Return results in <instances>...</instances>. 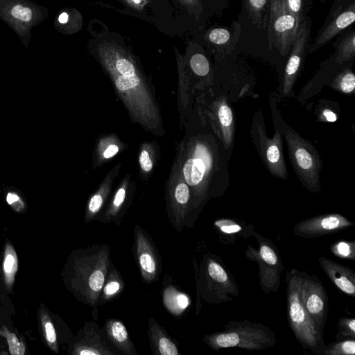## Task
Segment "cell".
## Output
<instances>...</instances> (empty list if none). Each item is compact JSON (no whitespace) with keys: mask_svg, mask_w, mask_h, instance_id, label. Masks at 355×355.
<instances>
[{"mask_svg":"<svg viewBox=\"0 0 355 355\" xmlns=\"http://www.w3.org/2000/svg\"><path fill=\"white\" fill-rule=\"evenodd\" d=\"M322 119L325 121L335 122L337 120V116L336 113L328 108L322 110Z\"/></svg>","mask_w":355,"mask_h":355,"instance_id":"42","label":"cell"},{"mask_svg":"<svg viewBox=\"0 0 355 355\" xmlns=\"http://www.w3.org/2000/svg\"><path fill=\"white\" fill-rule=\"evenodd\" d=\"M302 303L322 335L327 313V297L320 282L303 273H299Z\"/></svg>","mask_w":355,"mask_h":355,"instance_id":"9","label":"cell"},{"mask_svg":"<svg viewBox=\"0 0 355 355\" xmlns=\"http://www.w3.org/2000/svg\"><path fill=\"white\" fill-rule=\"evenodd\" d=\"M139 164L141 168L146 172L151 171L153 162L150 158L148 152L142 150L139 155Z\"/></svg>","mask_w":355,"mask_h":355,"instance_id":"37","label":"cell"},{"mask_svg":"<svg viewBox=\"0 0 355 355\" xmlns=\"http://www.w3.org/2000/svg\"><path fill=\"white\" fill-rule=\"evenodd\" d=\"M271 0H241L236 52L269 55L268 18Z\"/></svg>","mask_w":355,"mask_h":355,"instance_id":"2","label":"cell"},{"mask_svg":"<svg viewBox=\"0 0 355 355\" xmlns=\"http://www.w3.org/2000/svg\"><path fill=\"white\" fill-rule=\"evenodd\" d=\"M355 353V342L353 340L339 343L327 350L325 354H347L354 355Z\"/></svg>","mask_w":355,"mask_h":355,"instance_id":"31","label":"cell"},{"mask_svg":"<svg viewBox=\"0 0 355 355\" xmlns=\"http://www.w3.org/2000/svg\"><path fill=\"white\" fill-rule=\"evenodd\" d=\"M17 270V258L16 253L12 246L8 244L5 251L3 271L8 284L11 285L12 284Z\"/></svg>","mask_w":355,"mask_h":355,"instance_id":"26","label":"cell"},{"mask_svg":"<svg viewBox=\"0 0 355 355\" xmlns=\"http://www.w3.org/2000/svg\"><path fill=\"white\" fill-rule=\"evenodd\" d=\"M220 228L222 232L226 234L235 233L240 231L241 229L239 225L235 223H231V222H229L228 224H224L223 225L220 226Z\"/></svg>","mask_w":355,"mask_h":355,"instance_id":"41","label":"cell"},{"mask_svg":"<svg viewBox=\"0 0 355 355\" xmlns=\"http://www.w3.org/2000/svg\"><path fill=\"white\" fill-rule=\"evenodd\" d=\"M240 28L236 21L230 26H218L209 29L206 35V40L215 47L220 55H229L236 52V46L239 37Z\"/></svg>","mask_w":355,"mask_h":355,"instance_id":"15","label":"cell"},{"mask_svg":"<svg viewBox=\"0 0 355 355\" xmlns=\"http://www.w3.org/2000/svg\"><path fill=\"white\" fill-rule=\"evenodd\" d=\"M208 1L209 7L213 12H221L225 10L230 1V0H207Z\"/></svg>","mask_w":355,"mask_h":355,"instance_id":"36","label":"cell"},{"mask_svg":"<svg viewBox=\"0 0 355 355\" xmlns=\"http://www.w3.org/2000/svg\"><path fill=\"white\" fill-rule=\"evenodd\" d=\"M355 20V0H335L307 52L313 53L349 27Z\"/></svg>","mask_w":355,"mask_h":355,"instance_id":"7","label":"cell"},{"mask_svg":"<svg viewBox=\"0 0 355 355\" xmlns=\"http://www.w3.org/2000/svg\"><path fill=\"white\" fill-rule=\"evenodd\" d=\"M312 20L307 15L302 21L286 62L283 75L282 94L288 96L300 71L308 50L310 41Z\"/></svg>","mask_w":355,"mask_h":355,"instance_id":"10","label":"cell"},{"mask_svg":"<svg viewBox=\"0 0 355 355\" xmlns=\"http://www.w3.org/2000/svg\"><path fill=\"white\" fill-rule=\"evenodd\" d=\"M48 15L47 8L33 0H0V19L14 31L26 49L29 46L33 28Z\"/></svg>","mask_w":355,"mask_h":355,"instance_id":"5","label":"cell"},{"mask_svg":"<svg viewBox=\"0 0 355 355\" xmlns=\"http://www.w3.org/2000/svg\"><path fill=\"white\" fill-rule=\"evenodd\" d=\"M45 331L46 340L49 343H55L56 341V334L53 324L47 322L45 324Z\"/></svg>","mask_w":355,"mask_h":355,"instance_id":"40","label":"cell"},{"mask_svg":"<svg viewBox=\"0 0 355 355\" xmlns=\"http://www.w3.org/2000/svg\"><path fill=\"white\" fill-rule=\"evenodd\" d=\"M351 223L340 214L315 216L299 223L295 232L304 237H314L335 233L349 227Z\"/></svg>","mask_w":355,"mask_h":355,"instance_id":"14","label":"cell"},{"mask_svg":"<svg viewBox=\"0 0 355 355\" xmlns=\"http://www.w3.org/2000/svg\"><path fill=\"white\" fill-rule=\"evenodd\" d=\"M309 1L312 3H313V0H309Z\"/></svg>","mask_w":355,"mask_h":355,"instance_id":"44","label":"cell"},{"mask_svg":"<svg viewBox=\"0 0 355 355\" xmlns=\"http://www.w3.org/2000/svg\"><path fill=\"white\" fill-rule=\"evenodd\" d=\"M148 334L153 354H180L176 344L171 340L166 331L152 317L148 319Z\"/></svg>","mask_w":355,"mask_h":355,"instance_id":"18","label":"cell"},{"mask_svg":"<svg viewBox=\"0 0 355 355\" xmlns=\"http://www.w3.org/2000/svg\"><path fill=\"white\" fill-rule=\"evenodd\" d=\"M320 1H322V2H324V1H325V0H320Z\"/></svg>","mask_w":355,"mask_h":355,"instance_id":"45","label":"cell"},{"mask_svg":"<svg viewBox=\"0 0 355 355\" xmlns=\"http://www.w3.org/2000/svg\"><path fill=\"white\" fill-rule=\"evenodd\" d=\"M189 63L192 71L199 76H205L209 73L210 64L204 53H194L191 57Z\"/></svg>","mask_w":355,"mask_h":355,"instance_id":"28","label":"cell"},{"mask_svg":"<svg viewBox=\"0 0 355 355\" xmlns=\"http://www.w3.org/2000/svg\"><path fill=\"white\" fill-rule=\"evenodd\" d=\"M107 244H93L80 250L74 263V289L80 300L92 307L99 306V299L111 264Z\"/></svg>","mask_w":355,"mask_h":355,"instance_id":"1","label":"cell"},{"mask_svg":"<svg viewBox=\"0 0 355 355\" xmlns=\"http://www.w3.org/2000/svg\"><path fill=\"white\" fill-rule=\"evenodd\" d=\"M300 25L295 16L287 8L285 0H271L268 18L270 53L275 49L281 56L287 55Z\"/></svg>","mask_w":355,"mask_h":355,"instance_id":"6","label":"cell"},{"mask_svg":"<svg viewBox=\"0 0 355 355\" xmlns=\"http://www.w3.org/2000/svg\"><path fill=\"white\" fill-rule=\"evenodd\" d=\"M196 156L189 158L184 164L182 172L185 181L195 187L203 180L206 172L210 167L211 157L205 147L198 146Z\"/></svg>","mask_w":355,"mask_h":355,"instance_id":"19","label":"cell"},{"mask_svg":"<svg viewBox=\"0 0 355 355\" xmlns=\"http://www.w3.org/2000/svg\"><path fill=\"white\" fill-rule=\"evenodd\" d=\"M260 256L268 265L275 266L278 261L277 256L274 250L267 245H263L260 248Z\"/></svg>","mask_w":355,"mask_h":355,"instance_id":"34","label":"cell"},{"mask_svg":"<svg viewBox=\"0 0 355 355\" xmlns=\"http://www.w3.org/2000/svg\"><path fill=\"white\" fill-rule=\"evenodd\" d=\"M287 300L289 324L296 338L305 348L318 352L324 348L322 336L307 313L302 303L300 277L296 272L287 275Z\"/></svg>","mask_w":355,"mask_h":355,"instance_id":"3","label":"cell"},{"mask_svg":"<svg viewBox=\"0 0 355 355\" xmlns=\"http://www.w3.org/2000/svg\"><path fill=\"white\" fill-rule=\"evenodd\" d=\"M284 136L292 166L300 180L309 191H319L322 162L316 148L309 141L292 130H286Z\"/></svg>","mask_w":355,"mask_h":355,"instance_id":"4","label":"cell"},{"mask_svg":"<svg viewBox=\"0 0 355 355\" xmlns=\"http://www.w3.org/2000/svg\"><path fill=\"white\" fill-rule=\"evenodd\" d=\"M350 26L341 32L333 44L334 60L338 65L349 62L355 57V30Z\"/></svg>","mask_w":355,"mask_h":355,"instance_id":"20","label":"cell"},{"mask_svg":"<svg viewBox=\"0 0 355 355\" xmlns=\"http://www.w3.org/2000/svg\"><path fill=\"white\" fill-rule=\"evenodd\" d=\"M242 330L232 331L205 336L204 340L214 349L232 347H241L248 349L260 348V344H266L264 338H261L262 332L254 329L245 330L241 335Z\"/></svg>","mask_w":355,"mask_h":355,"instance_id":"13","label":"cell"},{"mask_svg":"<svg viewBox=\"0 0 355 355\" xmlns=\"http://www.w3.org/2000/svg\"><path fill=\"white\" fill-rule=\"evenodd\" d=\"M135 254L141 277L146 284L155 282L162 272V259L153 239L139 225H135Z\"/></svg>","mask_w":355,"mask_h":355,"instance_id":"8","label":"cell"},{"mask_svg":"<svg viewBox=\"0 0 355 355\" xmlns=\"http://www.w3.org/2000/svg\"><path fill=\"white\" fill-rule=\"evenodd\" d=\"M257 132L259 144L260 155L267 169L274 176L286 180L288 173L282 148V137L275 131L272 138H269L265 129L257 125Z\"/></svg>","mask_w":355,"mask_h":355,"instance_id":"11","label":"cell"},{"mask_svg":"<svg viewBox=\"0 0 355 355\" xmlns=\"http://www.w3.org/2000/svg\"><path fill=\"white\" fill-rule=\"evenodd\" d=\"M104 329L107 339L119 352L126 355L137 354L127 329L121 320L115 318L107 319Z\"/></svg>","mask_w":355,"mask_h":355,"instance_id":"17","label":"cell"},{"mask_svg":"<svg viewBox=\"0 0 355 355\" xmlns=\"http://www.w3.org/2000/svg\"><path fill=\"white\" fill-rule=\"evenodd\" d=\"M332 87L337 90L349 94L355 89V75L349 68L342 70L334 78Z\"/></svg>","mask_w":355,"mask_h":355,"instance_id":"24","label":"cell"},{"mask_svg":"<svg viewBox=\"0 0 355 355\" xmlns=\"http://www.w3.org/2000/svg\"><path fill=\"white\" fill-rule=\"evenodd\" d=\"M6 202L12 206L16 211H21L24 208V203L19 195L14 191H8L6 197Z\"/></svg>","mask_w":355,"mask_h":355,"instance_id":"35","label":"cell"},{"mask_svg":"<svg viewBox=\"0 0 355 355\" xmlns=\"http://www.w3.org/2000/svg\"><path fill=\"white\" fill-rule=\"evenodd\" d=\"M285 2L287 8L300 24L308 15L312 6L309 0H285Z\"/></svg>","mask_w":355,"mask_h":355,"instance_id":"27","label":"cell"},{"mask_svg":"<svg viewBox=\"0 0 355 355\" xmlns=\"http://www.w3.org/2000/svg\"><path fill=\"white\" fill-rule=\"evenodd\" d=\"M125 287L124 281L119 271L111 263L102 288L99 305H103L117 297Z\"/></svg>","mask_w":355,"mask_h":355,"instance_id":"21","label":"cell"},{"mask_svg":"<svg viewBox=\"0 0 355 355\" xmlns=\"http://www.w3.org/2000/svg\"><path fill=\"white\" fill-rule=\"evenodd\" d=\"M77 13L76 10L69 9L62 11L58 16L55 20V28L64 34H69L78 29L73 26V19L76 17L75 15Z\"/></svg>","mask_w":355,"mask_h":355,"instance_id":"25","label":"cell"},{"mask_svg":"<svg viewBox=\"0 0 355 355\" xmlns=\"http://www.w3.org/2000/svg\"><path fill=\"white\" fill-rule=\"evenodd\" d=\"M10 353L12 355H23L25 352L24 344L19 341L16 335L10 333L7 336Z\"/></svg>","mask_w":355,"mask_h":355,"instance_id":"33","label":"cell"},{"mask_svg":"<svg viewBox=\"0 0 355 355\" xmlns=\"http://www.w3.org/2000/svg\"><path fill=\"white\" fill-rule=\"evenodd\" d=\"M337 253L343 257H350L354 250L350 244L345 242H340L336 246Z\"/></svg>","mask_w":355,"mask_h":355,"instance_id":"39","label":"cell"},{"mask_svg":"<svg viewBox=\"0 0 355 355\" xmlns=\"http://www.w3.org/2000/svg\"><path fill=\"white\" fill-rule=\"evenodd\" d=\"M163 302L168 310L174 315H180L189 305L188 297L173 288H167L163 295Z\"/></svg>","mask_w":355,"mask_h":355,"instance_id":"23","label":"cell"},{"mask_svg":"<svg viewBox=\"0 0 355 355\" xmlns=\"http://www.w3.org/2000/svg\"><path fill=\"white\" fill-rule=\"evenodd\" d=\"M119 151V147L116 145H110L103 153V157L106 159H109L115 155Z\"/></svg>","mask_w":355,"mask_h":355,"instance_id":"43","label":"cell"},{"mask_svg":"<svg viewBox=\"0 0 355 355\" xmlns=\"http://www.w3.org/2000/svg\"><path fill=\"white\" fill-rule=\"evenodd\" d=\"M319 262L333 283L343 293L354 296L355 279L354 272L346 266L329 259L319 258Z\"/></svg>","mask_w":355,"mask_h":355,"instance_id":"16","label":"cell"},{"mask_svg":"<svg viewBox=\"0 0 355 355\" xmlns=\"http://www.w3.org/2000/svg\"><path fill=\"white\" fill-rule=\"evenodd\" d=\"M217 116L225 143L229 146L233 137L234 119L232 109L225 101H222L218 107Z\"/></svg>","mask_w":355,"mask_h":355,"instance_id":"22","label":"cell"},{"mask_svg":"<svg viewBox=\"0 0 355 355\" xmlns=\"http://www.w3.org/2000/svg\"><path fill=\"white\" fill-rule=\"evenodd\" d=\"M187 9L191 15L199 21L205 12V4L202 0H178Z\"/></svg>","mask_w":355,"mask_h":355,"instance_id":"32","label":"cell"},{"mask_svg":"<svg viewBox=\"0 0 355 355\" xmlns=\"http://www.w3.org/2000/svg\"><path fill=\"white\" fill-rule=\"evenodd\" d=\"M127 6L138 12H141L150 0H122Z\"/></svg>","mask_w":355,"mask_h":355,"instance_id":"38","label":"cell"},{"mask_svg":"<svg viewBox=\"0 0 355 355\" xmlns=\"http://www.w3.org/2000/svg\"><path fill=\"white\" fill-rule=\"evenodd\" d=\"M116 88L121 92L128 91L140 83L137 74L133 76H121L113 74Z\"/></svg>","mask_w":355,"mask_h":355,"instance_id":"29","label":"cell"},{"mask_svg":"<svg viewBox=\"0 0 355 355\" xmlns=\"http://www.w3.org/2000/svg\"><path fill=\"white\" fill-rule=\"evenodd\" d=\"M103 330L94 321H88L82 329L80 341L75 347L79 355H114L121 354L113 350Z\"/></svg>","mask_w":355,"mask_h":355,"instance_id":"12","label":"cell"},{"mask_svg":"<svg viewBox=\"0 0 355 355\" xmlns=\"http://www.w3.org/2000/svg\"><path fill=\"white\" fill-rule=\"evenodd\" d=\"M209 276L215 282L225 283L227 281L228 276L223 268L214 261H209L207 266Z\"/></svg>","mask_w":355,"mask_h":355,"instance_id":"30","label":"cell"}]
</instances>
